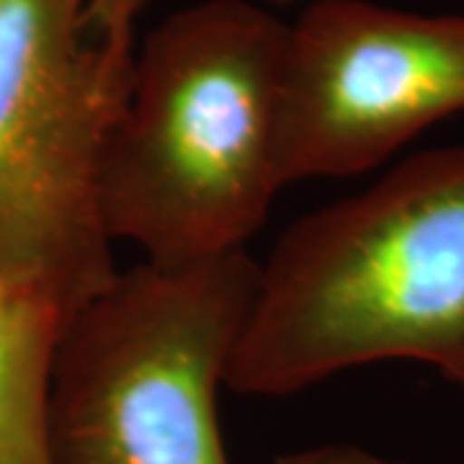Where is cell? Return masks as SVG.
Segmentation results:
<instances>
[{
    "mask_svg": "<svg viewBox=\"0 0 464 464\" xmlns=\"http://www.w3.org/2000/svg\"><path fill=\"white\" fill-rule=\"evenodd\" d=\"M387 359L464 392V145L418 152L284 232L225 384L276 398Z\"/></svg>",
    "mask_w": 464,
    "mask_h": 464,
    "instance_id": "cell-1",
    "label": "cell"
},
{
    "mask_svg": "<svg viewBox=\"0 0 464 464\" xmlns=\"http://www.w3.org/2000/svg\"><path fill=\"white\" fill-rule=\"evenodd\" d=\"M286 32L253 0H201L148 34L101 160L111 240L166 268L246 250L286 186Z\"/></svg>",
    "mask_w": 464,
    "mask_h": 464,
    "instance_id": "cell-2",
    "label": "cell"
},
{
    "mask_svg": "<svg viewBox=\"0 0 464 464\" xmlns=\"http://www.w3.org/2000/svg\"><path fill=\"white\" fill-rule=\"evenodd\" d=\"M258 274L248 250L119 271L60 335L54 462L230 464L217 395Z\"/></svg>",
    "mask_w": 464,
    "mask_h": 464,
    "instance_id": "cell-3",
    "label": "cell"
},
{
    "mask_svg": "<svg viewBox=\"0 0 464 464\" xmlns=\"http://www.w3.org/2000/svg\"><path fill=\"white\" fill-rule=\"evenodd\" d=\"M132 60L103 50L88 0H0V284L65 320L119 274L101 160Z\"/></svg>",
    "mask_w": 464,
    "mask_h": 464,
    "instance_id": "cell-4",
    "label": "cell"
},
{
    "mask_svg": "<svg viewBox=\"0 0 464 464\" xmlns=\"http://www.w3.org/2000/svg\"><path fill=\"white\" fill-rule=\"evenodd\" d=\"M464 111V16L313 0L289 24L284 176H356Z\"/></svg>",
    "mask_w": 464,
    "mask_h": 464,
    "instance_id": "cell-5",
    "label": "cell"
},
{
    "mask_svg": "<svg viewBox=\"0 0 464 464\" xmlns=\"http://www.w3.org/2000/svg\"><path fill=\"white\" fill-rule=\"evenodd\" d=\"M65 323L47 299L0 284V464H57L52 369Z\"/></svg>",
    "mask_w": 464,
    "mask_h": 464,
    "instance_id": "cell-6",
    "label": "cell"
},
{
    "mask_svg": "<svg viewBox=\"0 0 464 464\" xmlns=\"http://www.w3.org/2000/svg\"><path fill=\"white\" fill-rule=\"evenodd\" d=\"M152 0H88L91 32L119 60L134 57V26Z\"/></svg>",
    "mask_w": 464,
    "mask_h": 464,
    "instance_id": "cell-7",
    "label": "cell"
},
{
    "mask_svg": "<svg viewBox=\"0 0 464 464\" xmlns=\"http://www.w3.org/2000/svg\"><path fill=\"white\" fill-rule=\"evenodd\" d=\"M274 464H402L384 459L380 454H372L366 449L346 447V444H335V447H315V449H299L276 457Z\"/></svg>",
    "mask_w": 464,
    "mask_h": 464,
    "instance_id": "cell-8",
    "label": "cell"
},
{
    "mask_svg": "<svg viewBox=\"0 0 464 464\" xmlns=\"http://www.w3.org/2000/svg\"><path fill=\"white\" fill-rule=\"evenodd\" d=\"M266 3H271V5H292V3H297V0H266Z\"/></svg>",
    "mask_w": 464,
    "mask_h": 464,
    "instance_id": "cell-9",
    "label": "cell"
}]
</instances>
